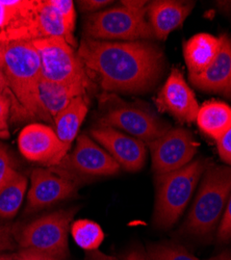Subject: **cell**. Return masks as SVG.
I'll return each instance as SVG.
<instances>
[{"mask_svg": "<svg viewBox=\"0 0 231 260\" xmlns=\"http://www.w3.org/2000/svg\"><path fill=\"white\" fill-rule=\"evenodd\" d=\"M77 53L106 92H148L166 67L162 50L149 41L110 42L85 37Z\"/></svg>", "mask_w": 231, "mask_h": 260, "instance_id": "cell-1", "label": "cell"}, {"mask_svg": "<svg viewBox=\"0 0 231 260\" xmlns=\"http://www.w3.org/2000/svg\"><path fill=\"white\" fill-rule=\"evenodd\" d=\"M0 69L8 80L12 120L46 122L39 92L42 80L41 61L31 42L0 44Z\"/></svg>", "mask_w": 231, "mask_h": 260, "instance_id": "cell-2", "label": "cell"}, {"mask_svg": "<svg viewBox=\"0 0 231 260\" xmlns=\"http://www.w3.org/2000/svg\"><path fill=\"white\" fill-rule=\"evenodd\" d=\"M231 193V167L208 166L200 188L179 233L206 240L214 233Z\"/></svg>", "mask_w": 231, "mask_h": 260, "instance_id": "cell-3", "label": "cell"}, {"mask_svg": "<svg viewBox=\"0 0 231 260\" xmlns=\"http://www.w3.org/2000/svg\"><path fill=\"white\" fill-rule=\"evenodd\" d=\"M211 164L209 159L200 157L179 170L155 175L156 200L153 214L155 227L169 229L179 220L199 180Z\"/></svg>", "mask_w": 231, "mask_h": 260, "instance_id": "cell-4", "label": "cell"}, {"mask_svg": "<svg viewBox=\"0 0 231 260\" xmlns=\"http://www.w3.org/2000/svg\"><path fill=\"white\" fill-rule=\"evenodd\" d=\"M146 15L147 9H134L125 5L93 13L87 17L85 22L86 37L110 42L112 40L135 42L154 39Z\"/></svg>", "mask_w": 231, "mask_h": 260, "instance_id": "cell-5", "label": "cell"}, {"mask_svg": "<svg viewBox=\"0 0 231 260\" xmlns=\"http://www.w3.org/2000/svg\"><path fill=\"white\" fill-rule=\"evenodd\" d=\"M76 208L58 210L13 229V235L22 249H32L66 260L68 231Z\"/></svg>", "mask_w": 231, "mask_h": 260, "instance_id": "cell-6", "label": "cell"}, {"mask_svg": "<svg viewBox=\"0 0 231 260\" xmlns=\"http://www.w3.org/2000/svg\"><path fill=\"white\" fill-rule=\"evenodd\" d=\"M30 42L40 57L42 78L57 83L94 86L78 53L64 39L40 38Z\"/></svg>", "mask_w": 231, "mask_h": 260, "instance_id": "cell-7", "label": "cell"}, {"mask_svg": "<svg viewBox=\"0 0 231 260\" xmlns=\"http://www.w3.org/2000/svg\"><path fill=\"white\" fill-rule=\"evenodd\" d=\"M98 123L99 126L123 130L146 144L160 138L171 129V125L159 118L150 107L121 100L110 105Z\"/></svg>", "mask_w": 231, "mask_h": 260, "instance_id": "cell-8", "label": "cell"}, {"mask_svg": "<svg viewBox=\"0 0 231 260\" xmlns=\"http://www.w3.org/2000/svg\"><path fill=\"white\" fill-rule=\"evenodd\" d=\"M147 145L150 149L155 175L167 174L185 167L193 160L199 147L193 134L182 127L171 128Z\"/></svg>", "mask_w": 231, "mask_h": 260, "instance_id": "cell-9", "label": "cell"}, {"mask_svg": "<svg viewBox=\"0 0 231 260\" xmlns=\"http://www.w3.org/2000/svg\"><path fill=\"white\" fill-rule=\"evenodd\" d=\"M56 167L70 173L81 183L86 179L118 174L121 170L107 151L87 135L77 138L73 152L67 154Z\"/></svg>", "mask_w": 231, "mask_h": 260, "instance_id": "cell-10", "label": "cell"}, {"mask_svg": "<svg viewBox=\"0 0 231 260\" xmlns=\"http://www.w3.org/2000/svg\"><path fill=\"white\" fill-rule=\"evenodd\" d=\"M81 184L70 173L55 167L36 169L31 173V186L26 211L43 209L77 193Z\"/></svg>", "mask_w": 231, "mask_h": 260, "instance_id": "cell-11", "label": "cell"}, {"mask_svg": "<svg viewBox=\"0 0 231 260\" xmlns=\"http://www.w3.org/2000/svg\"><path fill=\"white\" fill-rule=\"evenodd\" d=\"M38 0H0V44L39 39Z\"/></svg>", "mask_w": 231, "mask_h": 260, "instance_id": "cell-12", "label": "cell"}, {"mask_svg": "<svg viewBox=\"0 0 231 260\" xmlns=\"http://www.w3.org/2000/svg\"><path fill=\"white\" fill-rule=\"evenodd\" d=\"M18 146L21 154L27 160L47 167L57 166L68 154L55 130L41 123H31L24 127L19 136Z\"/></svg>", "mask_w": 231, "mask_h": 260, "instance_id": "cell-13", "label": "cell"}, {"mask_svg": "<svg viewBox=\"0 0 231 260\" xmlns=\"http://www.w3.org/2000/svg\"><path fill=\"white\" fill-rule=\"evenodd\" d=\"M157 110L184 124L196 121L199 104L178 68H173L154 99Z\"/></svg>", "mask_w": 231, "mask_h": 260, "instance_id": "cell-14", "label": "cell"}, {"mask_svg": "<svg viewBox=\"0 0 231 260\" xmlns=\"http://www.w3.org/2000/svg\"><path fill=\"white\" fill-rule=\"evenodd\" d=\"M91 136L103 146L121 169L138 172L145 166L147 152L144 142L125 135L118 129L103 126L93 128Z\"/></svg>", "mask_w": 231, "mask_h": 260, "instance_id": "cell-15", "label": "cell"}, {"mask_svg": "<svg viewBox=\"0 0 231 260\" xmlns=\"http://www.w3.org/2000/svg\"><path fill=\"white\" fill-rule=\"evenodd\" d=\"M221 48L213 64L197 76H188L197 89L224 96L231 101V38L220 36Z\"/></svg>", "mask_w": 231, "mask_h": 260, "instance_id": "cell-16", "label": "cell"}, {"mask_svg": "<svg viewBox=\"0 0 231 260\" xmlns=\"http://www.w3.org/2000/svg\"><path fill=\"white\" fill-rule=\"evenodd\" d=\"M195 7V2L155 0L147 8L148 22L155 39L166 40L173 30L180 28Z\"/></svg>", "mask_w": 231, "mask_h": 260, "instance_id": "cell-17", "label": "cell"}, {"mask_svg": "<svg viewBox=\"0 0 231 260\" xmlns=\"http://www.w3.org/2000/svg\"><path fill=\"white\" fill-rule=\"evenodd\" d=\"M93 88L81 83H57L42 78L40 83V102L46 118V122L53 124L54 118L61 113L71 102L78 97H88Z\"/></svg>", "mask_w": 231, "mask_h": 260, "instance_id": "cell-18", "label": "cell"}, {"mask_svg": "<svg viewBox=\"0 0 231 260\" xmlns=\"http://www.w3.org/2000/svg\"><path fill=\"white\" fill-rule=\"evenodd\" d=\"M221 48V38L211 34H197L183 44V56L188 76H197L212 66Z\"/></svg>", "mask_w": 231, "mask_h": 260, "instance_id": "cell-19", "label": "cell"}, {"mask_svg": "<svg viewBox=\"0 0 231 260\" xmlns=\"http://www.w3.org/2000/svg\"><path fill=\"white\" fill-rule=\"evenodd\" d=\"M37 23L39 39L60 38L72 47H76L74 30L70 28L64 16L52 4V0H38Z\"/></svg>", "mask_w": 231, "mask_h": 260, "instance_id": "cell-20", "label": "cell"}, {"mask_svg": "<svg viewBox=\"0 0 231 260\" xmlns=\"http://www.w3.org/2000/svg\"><path fill=\"white\" fill-rule=\"evenodd\" d=\"M89 111V98L78 97L53 120L54 130L60 143L69 151Z\"/></svg>", "mask_w": 231, "mask_h": 260, "instance_id": "cell-21", "label": "cell"}, {"mask_svg": "<svg viewBox=\"0 0 231 260\" xmlns=\"http://www.w3.org/2000/svg\"><path fill=\"white\" fill-rule=\"evenodd\" d=\"M196 122L205 136L218 141L231 127V106L220 101H207L199 107Z\"/></svg>", "mask_w": 231, "mask_h": 260, "instance_id": "cell-22", "label": "cell"}, {"mask_svg": "<svg viewBox=\"0 0 231 260\" xmlns=\"http://www.w3.org/2000/svg\"><path fill=\"white\" fill-rule=\"evenodd\" d=\"M27 179L21 173L14 171L7 181L0 186V219H12L22 205Z\"/></svg>", "mask_w": 231, "mask_h": 260, "instance_id": "cell-23", "label": "cell"}, {"mask_svg": "<svg viewBox=\"0 0 231 260\" xmlns=\"http://www.w3.org/2000/svg\"><path fill=\"white\" fill-rule=\"evenodd\" d=\"M71 234L78 247L86 251L97 250L104 240V233L99 224L91 220H77L70 226Z\"/></svg>", "mask_w": 231, "mask_h": 260, "instance_id": "cell-24", "label": "cell"}, {"mask_svg": "<svg viewBox=\"0 0 231 260\" xmlns=\"http://www.w3.org/2000/svg\"><path fill=\"white\" fill-rule=\"evenodd\" d=\"M147 254L151 260H200L184 247L171 243L150 245Z\"/></svg>", "mask_w": 231, "mask_h": 260, "instance_id": "cell-25", "label": "cell"}, {"mask_svg": "<svg viewBox=\"0 0 231 260\" xmlns=\"http://www.w3.org/2000/svg\"><path fill=\"white\" fill-rule=\"evenodd\" d=\"M217 241L219 244L231 242V193L224 210L222 221L218 228Z\"/></svg>", "mask_w": 231, "mask_h": 260, "instance_id": "cell-26", "label": "cell"}, {"mask_svg": "<svg viewBox=\"0 0 231 260\" xmlns=\"http://www.w3.org/2000/svg\"><path fill=\"white\" fill-rule=\"evenodd\" d=\"M11 100L7 95H0V138L9 139V119L11 117Z\"/></svg>", "mask_w": 231, "mask_h": 260, "instance_id": "cell-27", "label": "cell"}, {"mask_svg": "<svg viewBox=\"0 0 231 260\" xmlns=\"http://www.w3.org/2000/svg\"><path fill=\"white\" fill-rule=\"evenodd\" d=\"M15 170L14 160L8 149L0 144V186L13 174Z\"/></svg>", "mask_w": 231, "mask_h": 260, "instance_id": "cell-28", "label": "cell"}, {"mask_svg": "<svg viewBox=\"0 0 231 260\" xmlns=\"http://www.w3.org/2000/svg\"><path fill=\"white\" fill-rule=\"evenodd\" d=\"M52 4L64 16L68 25L72 30L75 29V9L74 3L71 0H52Z\"/></svg>", "mask_w": 231, "mask_h": 260, "instance_id": "cell-29", "label": "cell"}, {"mask_svg": "<svg viewBox=\"0 0 231 260\" xmlns=\"http://www.w3.org/2000/svg\"><path fill=\"white\" fill-rule=\"evenodd\" d=\"M216 142L220 158L231 167V127Z\"/></svg>", "mask_w": 231, "mask_h": 260, "instance_id": "cell-30", "label": "cell"}, {"mask_svg": "<svg viewBox=\"0 0 231 260\" xmlns=\"http://www.w3.org/2000/svg\"><path fill=\"white\" fill-rule=\"evenodd\" d=\"M14 260H62L55 256L39 252L32 249H23L16 254Z\"/></svg>", "mask_w": 231, "mask_h": 260, "instance_id": "cell-31", "label": "cell"}, {"mask_svg": "<svg viewBox=\"0 0 231 260\" xmlns=\"http://www.w3.org/2000/svg\"><path fill=\"white\" fill-rule=\"evenodd\" d=\"M77 4L81 12L96 13V11L113 4V2H109V0H83V2H77Z\"/></svg>", "mask_w": 231, "mask_h": 260, "instance_id": "cell-32", "label": "cell"}, {"mask_svg": "<svg viewBox=\"0 0 231 260\" xmlns=\"http://www.w3.org/2000/svg\"><path fill=\"white\" fill-rule=\"evenodd\" d=\"M123 260H151L142 249H131L123 256Z\"/></svg>", "mask_w": 231, "mask_h": 260, "instance_id": "cell-33", "label": "cell"}, {"mask_svg": "<svg viewBox=\"0 0 231 260\" xmlns=\"http://www.w3.org/2000/svg\"><path fill=\"white\" fill-rule=\"evenodd\" d=\"M12 247L13 246L11 243L9 230L3 226H0V250L11 249Z\"/></svg>", "mask_w": 231, "mask_h": 260, "instance_id": "cell-34", "label": "cell"}, {"mask_svg": "<svg viewBox=\"0 0 231 260\" xmlns=\"http://www.w3.org/2000/svg\"><path fill=\"white\" fill-rule=\"evenodd\" d=\"M86 260H118V259L114 256L103 254L102 252L95 250V251H89V253L87 254Z\"/></svg>", "mask_w": 231, "mask_h": 260, "instance_id": "cell-35", "label": "cell"}, {"mask_svg": "<svg viewBox=\"0 0 231 260\" xmlns=\"http://www.w3.org/2000/svg\"><path fill=\"white\" fill-rule=\"evenodd\" d=\"M0 95H7L11 100V94H10V90H9L8 80H7L6 75L4 74L2 69H0Z\"/></svg>", "mask_w": 231, "mask_h": 260, "instance_id": "cell-36", "label": "cell"}, {"mask_svg": "<svg viewBox=\"0 0 231 260\" xmlns=\"http://www.w3.org/2000/svg\"><path fill=\"white\" fill-rule=\"evenodd\" d=\"M215 5L218 8V10L221 11L222 13L231 15V2H227V0H224V2H216Z\"/></svg>", "mask_w": 231, "mask_h": 260, "instance_id": "cell-37", "label": "cell"}, {"mask_svg": "<svg viewBox=\"0 0 231 260\" xmlns=\"http://www.w3.org/2000/svg\"><path fill=\"white\" fill-rule=\"evenodd\" d=\"M221 260H231V250H226L222 252V254L219 256Z\"/></svg>", "mask_w": 231, "mask_h": 260, "instance_id": "cell-38", "label": "cell"}, {"mask_svg": "<svg viewBox=\"0 0 231 260\" xmlns=\"http://www.w3.org/2000/svg\"><path fill=\"white\" fill-rule=\"evenodd\" d=\"M16 254H0V260H14Z\"/></svg>", "mask_w": 231, "mask_h": 260, "instance_id": "cell-39", "label": "cell"}, {"mask_svg": "<svg viewBox=\"0 0 231 260\" xmlns=\"http://www.w3.org/2000/svg\"><path fill=\"white\" fill-rule=\"evenodd\" d=\"M209 260H221V259L218 257V258H212V259H209Z\"/></svg>", "mask_w": 231, "mask_h": 260, "instance_id": "cell-40", "label": "cell"}]
</instances>
